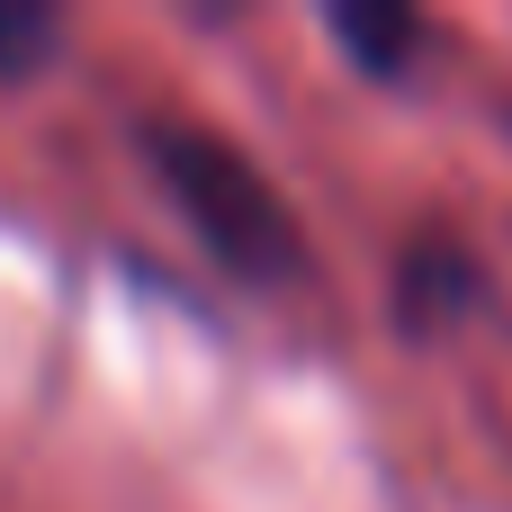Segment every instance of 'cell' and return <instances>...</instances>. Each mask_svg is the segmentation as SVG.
<instances>
[{
	"mask_svg": "<svg viewBox=\"0 0 512 512\" xmlns=\"http://www.w3.org/2000/svg\"><path fill=\"white\" fill-rule=\"evenodd\" d=\"M135 144H144L162 198L180 207V225H189L234 279L270 288V279L297 270V216H288V198L252 171V153H243L234 135H216V126H180V117H144Z\"/></svg>",
	"mask_w": 512,
	"mask_h": 512,
	"instance_id": "cell-1",
	"label": "cell"
},
{
	"mask_svg": "<svg viewBox=\"0 0 512 512\" xmlns=\"http://www.w3.org/2000/svg\"><path fill=\"white\" fill-rule=\"evenodd\" d=\"M324 27H333V45H342L369 81H396L405 54L423 45V18H414V9H360V0H351V9H324Z\"/></svg>",
	"mask_w": 512,
	"mask_h": 512,
	"instance_id": "cell-2",
	"label": "cell"
},
{
	"mask_svg": "<svg viewBox=\"0 0 512 512\" xmlns=\"http://www.w3.org/2000/svg\"><path fill=\"white\" fill-rule=\"evenodd\" d=\"M54 45H63L54 9H36V0H0V81H27Z\"/></svg>",
	"mask_w": 512,
	"mask_h": 512,
	"instance_id": "cell-3",
	"label": "cell"
}]
</instances>
